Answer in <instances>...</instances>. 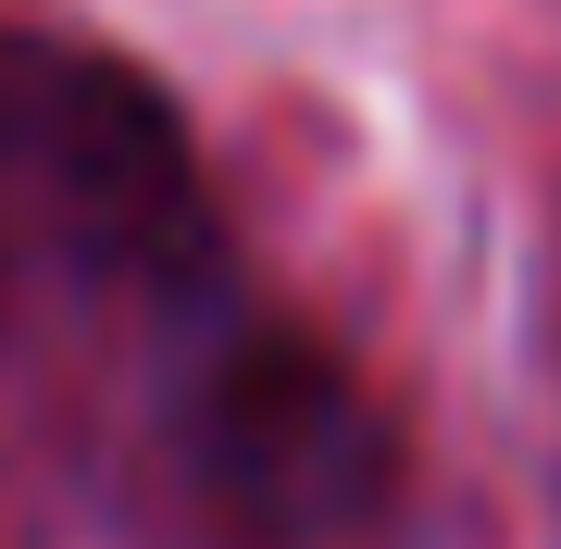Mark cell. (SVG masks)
I'll list each match as a JSON object with an SVG mask.
<instances>
[{
  "instance_id": "7a4b0ae2",
  "label": "cell",
  "mask_w": 561,
  "mask_h": 549,
  "mask_svg": "<svg viewBox=\"0 0 561 549\" xmlns=\"http://www.w3.org/2000/svg\"><path fill=\"white\" fill-rule=\"evenodd\" d=\"M201 462H213V488L238 512H262V525H337L350 500H375L387 437L362 425V400L324 363H300V350L275 338V350H250V363L213 387Z\"/></svg>"
},
{
  "instance_id": "6da1fadb",
  "label": "cell",
  "mask_w": 561,
  "mask_h": 549,
  "mask_svg": "<svg viewBox=\"0 0 561 549\" xmlns=\"http://www.w3.org/2000/svg\"><path fill=\"white\" fill-rule=\"evenodd\" d=\"M0 213L88 263H150L187 225V175L125 76L76 50H0Z\"/></svg>"
}]
</instances>
